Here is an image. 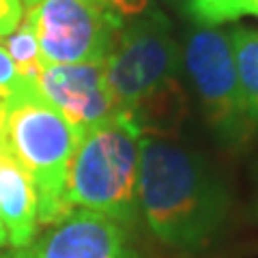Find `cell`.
<instances>
[{"label":"cell","instance_id":"obj_1","mask_svg":"<svg viewBox=\"0 0 258 258\" xmlns=\"http://www.w3.org/2000/svg\"><path fill=\"white\" fill-rule=\"evenodd\" d=\"M138 211L159 243L194 254L222 235L230 194L203 153L157 134H142Z\"/></svg>","mask_w":258,"mask_h":258},{"label":"cell","instance_id":"obj_2","mask_svg":"<svg viewBox=\"0 0 258 258\" xmlns=\"http://www.w3.org/2000/svg\"><path fill=\"white\" fill-rule=\"evenodd\" d=\"M142 134L132 112L120 110L80 136L64 187L69 211L80 207L123 226L136 222Z\"/></svg>","mask_w":258,"mask_h":258},{"label":"cell","instance_id":"obj_3","mask_svg":"<svg viewBox=\"0 0 258 258\" xmlns=\"http://www.w3.org/2000/svg\"><path fill=\"white\" fill-rule=\"evenodd\" d=\"M82 132L71 125L26 80L5 110V144L30 176L37 194L39 226H52L71 213L64 187Z\"/></svg>","mask_w":258,"mask_h":258},{"label":"cell","instance_id":"obj_4","mask_svg":"<svg viewBox=\"0 0 258 258\" xmlns=\"http://www.w3.org/2000/svg\"><path fill=\"white\" fill-rule=\"evenodd\" d=\"M103 67L118 110L132 112L142 132L149 120L157 123L176 95L181 71V45L170 20L157 9L125 20Z\"/></svg>","mask_w":258,"mask_h":258},{"label":"cell","instance_id":"obj_5","mask_svg":"<svg viewBox=\"0 0 258 258\" xmlns=\"http://www.w3.org/2000/svg\"><path fill=\"white\" fill-rule=\"evenodd\" d=\"M181 69L215 138L226 147H243L254 127L241 95L230 30L191 26L181 45Z\"/></svg>","mask_w":258,"mask_h":258},{"label":"cell","instance_id":"obj_6","mask_svg":"<svg viewBox=\"0 0 258 258\" xmlns=\"http://www.w3.org/2000/svg\"><path fill=\"white\" fill-rule=\"evenodd\" d=\"M24 18L43 67L106 62L125 22L106 0H39Z\"/></svg>","mask_w":258,"mask_h":258},{"label":"cell","instance_id":"obj_7","mask_svg":"<svg viewBox=\"0 0 258 258\" xmlns=\"http://www.w3.org/2000/svg\"><path fill=\"white\" fill-rule=\"evenodd\" d=\"M7 258H138L127 226L93 211H71Z\"/></svg>","mask_w":258,"mask_h":258},{"label":"cell","instance_id":"obj_8","mask_svg":"<svg viewBox=\"0 0 258 258\" xmlns=\"http://www.w3.org/2000/svg\"><path fill=\"white\" fill-rule=\"evenodd\" d=\"M35 84L43 99L82 134L120 112L103 62L41 67Z\"/></svg>","mask_w":258,"mask_h":258},{"label":"cell","instance_id":"obj_9","mask_svg":"<svg viewBox=\"0 0 258 258\" xmlns=\"http://www.w3.org/2000/svg\"><path fill=\"white\" fill-rule=\"evenodd\" d=\"M0 224L11 249L28 245L39 230L35 187L7 144L0 149Z\"/></svg>","mask_w":258,"mask_h":258},{"label":"cell","instance_id":"obj_10","mask_svg":"<svg viewBox=\"0 0 258 258\" xmlns=\"http://www.w3.org/2000/svg\"><path fill=\"white\" fill-rule=\"evenodd\" d=\"M232 52L243 103L254 132H258V30L249 26H235L230 30Z\"/></svg>","mask_w":258,"mask_h":258},{"label":"cell","instance_id":"obj_11","mask_svg":"<svg viewBox=\"0 0 258 258\" xmlns=\"http://www.w3.org/2000/svg\"><path fill=\"white\" fill-rule=\"evenodd\" d=\"M3 45H5V50L9 52L15 67L22 71V76L35 80L43 64H41V56H39L37 37L30 28V24L26 22V18L22 20V24L11 35L3 37Z\"/></svg>","mask_w":258,"mask_h":258},{"label":"cell","instance_id":"obj_12","mask_svg":"<svg viewBox=\"0 0 258 258\" xmlns=\"http://www.w3.org/2000/svg\"><path fill=\"white\" fill-rule=\"evenodd\" d=\"M26 80H30V78L22 76V71L15 67L9 52L5 50L3 39H0V93L13 97L24 84H26Z\"/></svg>","mask_w":258,"mask_h":258},{"label":"cell","instance_id":"obj_13","mask_svg":"<svg viewBox=\"0 0 258 258\" xmlns=\"http://www.w3.org/2000/svg\"><path fill=\"white\" fill-rule=\"evenodd\" d=\"M22 0H0V39L11 35L24 20Z\"/></svg>","mask_w":258,"mask_h":258},{"label":"cell","instance_id":"obj_14","mask_svg":"<svg viewBox=\"0 0 258 258\" xmlns=\"http://www.w3.org/2000/svg\"><path fill=\"white\" fill-rule=\"evenodd\" d=\"M108 7L120 20H132L151 9V0H106Z\"/></svg>","mask_w":258,"mask_h":258},{"label":"cell","instance_id":"obj_15","mask_svg":"<svg viewBox=\"0 0 258 258\" xmlns=\"http://www.w3.org/2000/svg\"><path fill=\"white\" fill-rule=\"evenodd\" d=\"M164 5H168V7H172L174 11H179V13H183L185 11V7H187L191 0H161Z\"/></svg>","mask_w":258,"mask_h":258},{"label":"cell","instance_id":"obj_16","mask_svg":"<svg viewBox=\"0 0 258 258\" xmlns=\"http://www.w3.org/2000/svg\"><path fill=\"white\" fill-rule=\"evenodd\" d=\"M5 144V112H0V149Z\"/></svg>","mask_w":258,"mask_h":258},{"label":"cell","instance_id":"obj_17","mask_svg":"<svg viewBox=\"0 0 258 258\" xmlns=\"http://www.w3.org/2000/svg\"><path fill=\"white\" fill-rule=\"evenodd\" d=\"M254 213L258 220V168H256V198H254Z\"/></svg>","mask_w":258,"mask_h":258},{"label":"cell","instance_id":"obj_18","mask_svg":"<svg viewBox=\"0 0 258 258\" xmlns=\"http://www.w3.org/2000/svg\"><path fill=\"white\" fill-rule=\"evenodd\" d=\"M5 245H9V243H7V232L3 228V224H0V247H5Z\"/></svg>","mask_w":258,"mask_h":258},{"label":"cell","instance_id":"obj_19","mask_svg":"<svg viewBox=\"0 0 258 258\" xmlns=\"http://www.w3.org/2000/svg\"><path fill=\"white\" fill-rule=\"evenodd\" d=\"M37 3H39V0H22V5H24V9H26V11L32 9V7H35Z\"/></svg>","mask_w":258,"mask_h":258},{"label":"cell","instance_id":"obj_20","mask_svg":"<svg viewBox=\"0 0 258 258\" xmlns=\"http://www.w3.org/2000/svg\"><path fill=\"white\" fill-rule=\"evenodd\" d=\"M0 258H7V252H0Z\"/></svg>","mask_w":258,"mask_h":258}]
</instances>
